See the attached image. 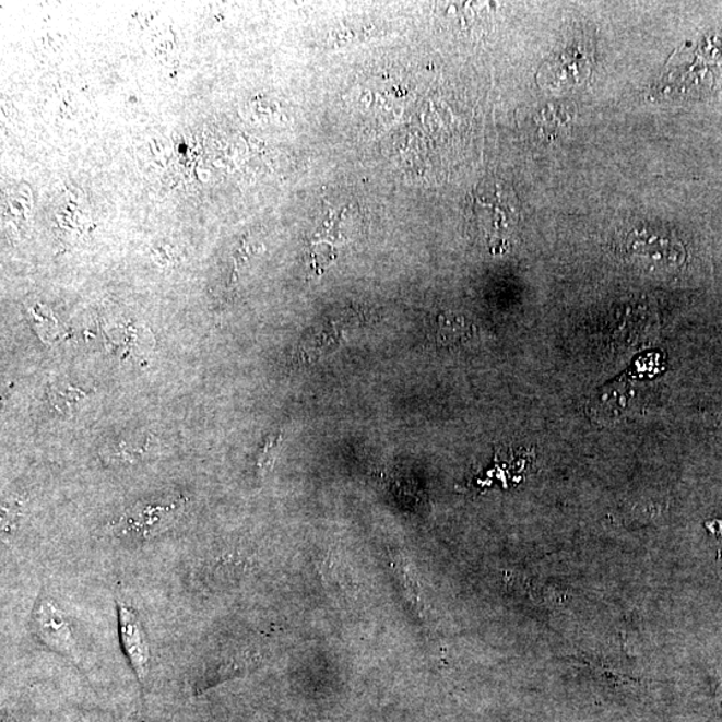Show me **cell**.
Instances as JSON below:
<instances>
[{
    "label": "cell",
    "instance_id": "1",
    "mask_svg": "<svg viewBox=\"0 0 722 722\" xmlns=\"http://www.w3.org/2000/svg\"><path fill=\"white\" fill-rule=\"evenodd\" d=\"M469 212L476 229L492 247L502 246L514 232L519 220L514 192L498 181L477 185L470 197Z\"/></svg>",
    "mask_w": 722,
    "mask_h": 722
},
{
    "label": "cell",
    "instance_id": "2",
    "mask_svg": "<svg viewBox=\"0 0 722 722\" xmlns=\"http://www.w3.org/2000/svg\"><path fill=\"white\" fill-rule=\"evenodd\" d=\"M33 628L52 652L78 664V649L70 620L49 599H40L33 613Z\"/></svg>",
    "mask_w": 722,
    "mask_h": 722
},
{
    "label": "cell",
    "instance_id": "3",
    "mask_svg": "<svg viewBox=\"0 0 722 722\" xmlns=\"http://www.w3.org/2000/svg\"><path fill=\"white\" fill-rule=\"evenodd\" d=\"M182 509L181 500L135 507L116 524L119 534L131 538L149 540L163 533L176 521Z\"/></svg>",
    "mask_w": 722,
    "mask_h": 722
},
{
    "label": "cell",
    "instance_id": "4",
    "mask_svg": "<svg viewBox=\"0 0 722 722\" xmlns=\"http://www.w3.org/2000/svg\"><path fill=\"white\" fill-rule=\"evenodd\" d=\"M119 637H121L125 654L133 667L140 683L145 682L151 662V649L146 632L142 628L139 614L133 608L117 599Z\"/></svg>",
    "mask_w": 722,
    "mask_h": 722
},
{
    "label": "cell",
    "instance_id": "5",
    "mask_svg": "<svg viewBox=\"0 0 722 722\" xmlns=\"http://www.w3.org/2000/svg\"><path fill=\"white\" fill-rule=\"evenodd\" d=\"M280 445V438H272L267 441L264 446V450H262L260 459H259V469L261 471H265L267 469H270V465L274 461V457H276V451L279 449Z\"/></svg>",
    "mask_w": 722,
    "mask_h": 722
},
{
    "label": "cell",
    "instance_id": "6",
    "mask_svg": "<svg viewBox=\"0 0 722 722\" xmlns=\"http://www.w3.org/2000/svg\"><path fill=\"white\" fill-rule=\"evenodd\" d=\"M703 416H706V421L709 425H712L715 428H722V400L710 404L706 410V413H703Z\"/></svg>",
    "mask_w": 722,
    "mask_h": 722
}]
</instances>
